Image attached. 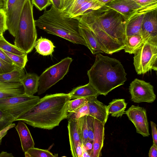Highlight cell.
<instances>
[{"label": "cell", "instance_id": "6da1fadb", "mask_svg": "<svg viewBox=\"0 0 157 157\" xmlns=\"http://www.w3.org/2000/svg\"><path fill=\"white\" fill-rule=\"evenodd\" d=\"M75 18L93 33L104 53L124 49L128 21L117 11L104 5Z\"/></svg>", "mask_w": 157, "mask_h": 157}, {"label": "cell", "instance_id": "7a4b0ae2", "mask_svg": "<svg viewBox=\"0 0 157 157\" xmlns=\"http://www.w3.org/2000/svg\"><path fill=\"white\" fill-rule=\"evenodd\" d=\"M71 100L68 94H47L15 121H21L34 128L51 130L67 119L68 103Z\"/></svg>", "mask_w": 157, "mask_h": 157}, {"label": "cell", "instance_id": "3957f363", "mask_svg": "<svg viewBox=\"0 0 157 157\" xmlns=\"http://www.w3.org/2000/svg\"><path fill=\"white\" fill-rule=\"evenodd\" d=\"M89 83L99 95L106 96L124 84L127 74L121 62L114 58L97 54L94 62L88 71Z\"/></svg>", "mask_w": 157, "mask_h": 157}, {"label": "cell", "instance_id": "277c9868", "mask_svg": "<svg viewBox=\"0 0 157 157\" xmlns=\"http://www.w3.org/2000/svg\"><path fill=\"white\" fill-rule=\"evenodd\" d=\"M35 22L36 26L48 33L86 47L79 32L78 20L64 15L52 5Z\"/></svg>", "mask_w": 157, "mask_h": 157}, {"label": "cell", "instance_id": "5b68a950", "mask_svg": "<svg viewBox=\"0 0 157 157\" xmlns=\"http://www.w3.org/2000/svg\"><path fill=\"white\" fill-rule=\"evenodd\" d=\"M31 0H26L14 37V45L27 54L34 48L37 37Z\"/></svg>", "mask_w": 157, "mask_h": 157}, {"label": "cell", "instance_id": "8992f818", "mask_svg": "<svg viewBox=\"0 0 157 157\" xmlns=\"http://www.w3.org/2000/svg\"><path fill=\"white\" fill-rule=\"evenodd\" d=\"M133 65L138 75L157 70V39L147 38L134 54Z\"/></svg>", "mask_w": 157, "mask_h": 157}, {"label": "cell", "instance_id": "52a82bcc", "mask_svg": "<svg viewBox=\"0 0 157 157\" xmlns=\"http://www.w3.org/2000/svg\"><path fill=\"white\" fill-rule=\"evenodd\" d=\"M38 96L23 94L0 99V110L15 119L29 111L38 102Z\"/></svg>", "mask_w": 157, "mask_h": 157}, {"label": "cell", "instance_id": "ba28073f", "mask_svg": "<svg viewBox=\"0 0 157 157\" xmlns=\"http://www.w3.org/2000/svg\"><path fill=\"white\" fill-rule=\"evenodd\" d=\"M72 61L71 58L67 57L56 64L50 67L44 71L39 76L38 95L44 93L62 79L68 72Z\"/></svg>", "mask_w": 157, "mask_h": 157}, {"label": "cell", "instance_id": "9c48e42d", "mask_svg": "<svg viewBox=\"0 0 157 157\" xmlns=\"http://www.w3.org/2000/svg\"><path fill=\"white\" fill-rule=\"evenodd\" d=\"M129 90L131 99L134 102L152 103L156 99L153 86L143 80L135 78L130 84Z\"/></svg>", "mask_w": 157, "mask_h": 157}, {"label": "cell", "instance_id": "30bf717a", "mask_svg": "<svg viewBox=\"0 0 157 157\" xmlns=\"http://www.w3.org/2000/svg\"><path fill=\"white\" fill-rule=\"evenodd\" d=\"M103 5L97 0H66L60 12L66 16L75 18Z\"/></svg>", "mask_w": 157, "mask_h": 157}, {"label": "cell", "instance_id": "8fae6325", "mask_svg": "<svg viewBox=\"0 0 157 157\" xmlns=\"http://www.w3.org/2000/svg\"><path fill=\"white\" fill-rule=\"evenodd\" d=\"M26 0H6L3 9L6 18V25L10 33L16 36L20 16Z\"/></svg>", "mask_w": 157, "mask_h": 157}, {"label": "cell", "instance_id": "7c38bea8", "mask_svg": "<svg viewBox=\"0 0 157 157\" xmlns=\"http://www.w3.org/2000/svg\"><path fill=\"white\" fill-rule=\"evenodd\" d=\"M125 114L136 128V132L143 137L150 135L146 111L144 107L133 105L125 111Z\"/></svg>", "mask_w": 157, "mask_h": 157}, {"label": "cell", "instance_id": "4fadbf2b", "mask_svg": "<svg viewBox=\"0 0 157 157\" xmlns=\"http://www.w3.org/2000/svg\"><path fill=\"white\" fill-rule=\"evenodd\" d=\"M141 34L146 40L148 38L157 39V9L144 13L141 27Z\"/></svg>", "mask_w": 157, "mask_h": 157}, {"label": "cell", "instance_id": "5bb4252c", "mask_svg": "<svg viewBox=\"0 0 157 157\" xmlns=\"http://www.w3.org/2000/svg\"><path fill=\"white\" fill-rule=\"evenodd\" d=\"M104 126L103 123L94 118L93 148L90 154V157L101 156V151L104 139Z\"/></svg>", "mask_w": 157, "mask_h": 157}, {"label": "cell", "instance_id": "9a60e30c", "mask_svg": "<svg viewBox=\"0 0 157 157\" xmlns=\"http://www.w3.org/2000/svg\"><path fill=\"white\" fill-rule=\"evenodd\" d=\"M87 99L89 115L105 124L109 115L107 105L99 101L95 97Z\"/></svg>", "mask_w": 157, "mask_h": 157}, {"label": "cell", "instance_id": "2e32d148", "mask_svg": "<svg viewBox=\"0 0 157 157\" xmlns=\"http://www.w3.org/2000/svg\"><path fill=\"white\" fill-rule=\"evenodd\" d=\"M67 128L70 150L73 157H77L76 149L79 144H82L78 130L79 119L77 120H68Z\"/></svg>", "mask_w": 157, "mask_h": 157}, {"label": "cell", "instance_id": "e0dca14e", "mask_svg": "<svg viewBox=\"0 0 157 157\" xmlns=\"http://www.w3.org/2000/svg\"><path fill=\"white\" fill-rule=\"evenodd\" d=\"M24 94V87L21 82H7L0 81V99Z\"/></svg>", "mask_w": 157, "mask_h": 157}, {"label": "cell", "instance_id": "ac0fdd59", "mask_svg": "<svg viewBox=\"0 0 157 157\" xmlns=\"http://www.w3.org/2000/svg\"><path fill=\"white\" fill-rule=\"evenodd\" d=\"M79 30L87 47L93 54L104 52L94 35L88 28L79 22Z\"/></svg>", "mask_w": 157, "mask_h": 157}, {"label": "cell", "instance_id": "d6986e66", "mask_svg": "<svg viewBox=\"0 0 157 157\" xmlns=\"http://www.w3.org/2000/svg\"><path fill=\"white\" fill-rule=\"evenodd\" d=\"M15 128L18 134L21 147L24 153L27 152L29 149L34 147L35 143L31 133L24 122L19 121Z\"/></svg>", "mask_w": 157, "mask_h": 157}, {"label": "cell", "instance_id": "ffe728a7", "mask_svg": "<svg viewBox=\"0 0 157 157\" xmlns=\"http://www.w3.org/2000/svg\"><path fill=\"white\" fill-rule=\"evenodd\" d=\"M105 5L120 13L127 21L136 13L140 12L135 10L125 0H114Z\"/></svg>", "mask_w": 157, "mask_h": 157}, {"label": "cell", "instance_id": "44dd1931", "mask_svg": "<svg viewBox=\"0 0 157 157\" xmlns=\"http://www.w3.org/2000/svg\"><path fill=\"white\" fill-rule=\"evenodd\" d=\"M147 11L137 13L128 20L126 27V37L141 34V27L144 17V13Z\"/></svg>", "mask_w": 157, "mask_h": 157}, {"label": "cell", "instance_id": "7402d4cb", "mask_svg": "<svg viewBox=\"0 0 157 157\" xmlns=\"http://www.w3.org/2000/svg\"><path fill=\"white\" fill-rule=\"evenodd\" d=\"M71 99L86 98L95 97L99 95L98 92L89 82L84 85L78 86L73 89L68 93Z\"/></svg>", "mask_w": 157, "mask_h": 157}, {"label": "cell", "instance_id": "603a6c76", "mask_svg": "<svg viewBox=\"0 0 157 157\" xmlns=\"http://www.w3.org/2000/svg\"><path fill=\"white\" fill-rule=\"evenodd\" d=\"M24 87L25 94L33 95L37 92L39 85V76L34 73H27L20 82Z\"/></svg>", "mask_w": 157, "mask_h": 157}, {"label": "cell", "instance_id": "cb8c5ba5", "mask_svg": "<svg viewBox=\"0 0 157 157\" xmlns=\"http://www.w3.org/2000/svg\"><path fill=\"white\" fill-rule=\"evenodd\" d=\"M145 40L141 34L126 36L124 49L125 52L130 54H134L144 43Z\"/></svg>", "mask_w": 157, "mask_h": 157}, {"label": "cell", "instance_id": "d4e9b609", "mask_svg": "<svg viewBox=\"0 0 157 157\" xmlns=\"http://www.w3.org/2000/svg\"><path fill=\"white\" fill-rule=\"evenodd\" d=\"M127 103L123 99H113L107 106L109 115L113 117H121L125 113Z\"/></svg>", "mask_w": 157, "mask_h": 157}, {"label": "cell", "instance_id": "484cf974", "mask_svg": "<svg viewBox=\"0 0 157 157\" xmlns=\"http://www.w3.org/2000/svg\"><path fill=\"white\" fill-rule=\"evenodd\" d=\"M34 48L40 54L47 56L52 55L55 46L50 40L41 37L36 41Z\"/></svg>", "mask_w": 157, "mask_h": 157}, {"label": "cell", "instance_id": "4316f807", "mask_svg": "<svg viewBox=\"0 0 157 157\" xmlns=\"http://www.w3.org/2000/svg\"><path fill=\"white\" fill-rule=\"evenodd\" d=\"M138 11H148L157 9V0H125Z\"/></svg>", "mask_w": 157, "mask_h": 157}, {"label": "cell", "instance_id": "83f0119b", "mask_svg": "<svg viewBox=\"0 0 157 157\" xmlns=\"http://www.w3.org/2000/svg\"><path fill=\"white\" fill-rule=\"evenodd\" d=\"M24 69L15 67L12 71L0 74V81L7 82H20L25 76Z\"/></svg>", "mask_w": 157, "mask_h": 157}, {"label": "cell", "instance_id": "f1b7e54d", "mask_svg": "<svg viewBox=\"0 0 157 157\" xmlns=\"http://www.w3.org/2000/svg\"><path fill=\"white\" fill-rule=\"evenodd\" d=\"M0 49L8 52L20 56H22L27 54L14 45L7 41L4 38L3 34L0 36Z\"/></svg>", "mask_w": 157, "mask_h": 157}, {"label": "cell", "instance_id": "f546056e", "mask_svg": "<svg viewBox=\"0 0 157 157\" xmlns=\"http://www.w3.org/2000/svg\"><path fill=\"white\" fill-rule=\"evenodd\" d=\"M25 157H56L57 154H53L48 150L34 147L29 149L25 153Z\"/></svg>", "mask_w": 157, "mask_h": 157}, {"label": "cell", "instance_id": "4dcf8cb0", "mask_svg": "<svg viewBox=\"0 0 157 157\" xmlns=\"http://www.w3.org/2000/svg\"><path fill=\"white\" fill-rule=\"evenodd\" d=\"M2 50L11 59L13 65L21 69L24 68L28 61L27 54L21 56Z\"/></svg>", "mask_w": 157, "mask_h": 157}, {"label": "cell", "instance_id": "1f68e13d", "mask_svg": "<svg viewBox=\"0 0 157 157\" xmlns=\"http://www.w3.org/2000/svg\"><path fill=\"white\" fill-rule=\"evenodd\" d=\"M88 100L86 98H78L70 100L67 105L68 113L75 112L81 107L87 104Z\"/></svg>", "mask_w": 157, "mask_h": 157}, {"label": "cell", "instance_id": "d6a6232c", "mask_svg": "<svg viewBox=\"0 0 157 157\" xmlns=\"http://www.w3.org/2000/svg\"><path fill=\"white\" fill-rule=\"evenodd\" d=\"M78 130L81 141L84 144L88 140L86 115L79 119Z\"/></svg>", "mask_w": 157, "mask_h": 157}, {"label": "cell", "instance_id": "836d02e7", "mask_svg": "<svg viewBox=\"0 0 157 157\" xmlns=\"http://www.w3.org/2000/svg\"><path fill=\"white\" fill-rule=\"evenodd\" d=\"M89 115L88 104H87L73 113H68L67 118L68 120H77L85 115Z\"/></svg>", "mask_w": 157, "mask_h": 157}, {"label": "cell", "instance_id": "e575fe53", "mask_svg": "<svg viewBox=\"0 0 157 157\" xmlns=\"http://www.w3.org/2000/svg\"><path fill=\"white\" fill-rule=\"evenodd\" d=\"M14 121L13 117L0 110V131Z\"/></svg>", "mask_w": 157, "mask_h": 157}, {"label": "cell", "instance_id": "d590c367", "mask_svg": "<svg viewBox=\"0 0 157 157\" xmlns=\"http://www.w3.org/2000/svg\"><path fill=\"white\" fill-rule=\"evenodd\" d=\"M94 118L90 115H86L87 127L88 131V140L93 142L94 138Z\"/></svg>", "mask_w": 157, "mask_h": 157}, {"label": "cell", "instance_id": "8d00e7d4", "mask_svg": "<svg viewBox=\"0 0 157 157\" xmlns=\"http://www.w3.org/2000/svg\"><path fill=\"white\" fill-rule=\"evenodd\" d=\"M33 5L40 11L45 10L52 4L51 0H31Z\"/></svg>", "mask_w": 157, "mask_h": 157}, {"label": "cell", "instance_id": "74e56055", "mask_svg": "<svg viewBox=\"0 0 157 157\" xmlns=\"http://www.w3.org/2000/svg\"><path fill=\"white\" fill-rule=\"evenodd\" d=\"M6 13L2 8H0V33L3 34L7 30Z\"/></svg>", "mask_w": 157, "mask_h": 157}, {"label": "cell", "instance_id": "f35d334b", "mask_svg": "<svg viewBox=\"0 0 157 157\" xmlns=\"http://www.w3.org/2000/svg\"><path fill=\"white\" fill-rule=\"evenodd\" d=\"M15 67L13 65L8 64L0 59V74L10 72Z\"/></svg>", "mask_w": 157, "mask_h": 157}, {"label": "cell", "instance_id": "ab89813d", "mask_svg": "<svg viewBox=\"0 0 157 157\" xmlns=\"http://www.w3.org/2000/svg\"><path fill=\"white\" fill-rule=\"evenodd\" d=\"M151 129L152 136L153 139V144L157 146V132L156 124L153 121H150Z\"/></svg>", "mask_w": 157, "mask_h": 157}, {"label": "cell", "instance_id": "60d3db41", "mask_svg": "<svg viewBox=\"0 0 157 157\" xmlns=\"http://www.w3.org/2000/svg\"><path fill=\"white\" fill-rule=\"evenodd\" d=\"M0 59L5 63L11 65H13V62L9 57L0 49Z\"/></svg>", "mask_w": 157, "mask_h": 157}, {"label": "cell", "instance_id": "b9f144b4", "mask_svg": "<svg viewBox=\"0 0 157 157\" xmlns=\"http://www.w3.org/2000/svg\"><path fill=\"white\" fill-rule=\"evenodd\" d=\"M52 5L58 11H60L62 8L64 0H51Z\"/></svg>", "mask_w": 157, "mask_h": 157}, {"label": "cell", "instance_id": "7bdbcfd3", "mask_svg": "<svg viewBox=\"0 0 157 157\" xmlns=\"http://www.w3.org/2000/svg\"><path fill=\"white\" fill-rule=\"evenodd\" d=\"M15 126V124L12 123L0 131V144L2 139L7 133L8 130L14 127Z\"/></svg>", "mask_w": 157, "mask_h": 157}, {"label": "cell", "instance_id": "ee69618b", "mask_svg": "<svg viewBox=\"0 0 157 157\" xmlns=\"http://www.w3.org/2000/svg\"><path fill=\"white\" fill-rule=\"evenodd\" d=\"M149 157H156L157 156V146L153 144L151 147L148 153Z\"/></svg>", "mask_w": 157, "mask_h": 157}, {"label": "cell", "instance_id": "f6af8a7d", "mask_svg": "<svg viewBox=\"0 0 157 157\" xmlns=\"http://www.w3.org/2000/svg\"><path fill=\"white\" fill-rule=\"evenodd\" d=\"M92 142L90 140H88L83 144L86 150L89 155L93 148Z\"/></svg>", "mask_w": 157, "mask_h": 157}, {"label": "cell", "instance_id": "bcb514c9", "mask_svg": "<svg viewBox=\"0 0 157 157\" xmlns=\"http://www.w3.org/2000/svg\"><path fill=\"white\" fill-rule=\"evenodd\" d=\"M82 144H79L76 148V152L77 157H82Z\"/></svg>", "mask_w": 157, "mask_h": 157}, {"label": "cell", "instance_id": "7dc6e473", "mask_svg": "<svg viewBox=\"0 0 157 157\" xmlns=\"http://www.w3.org/2000/svg\"><path fill=\"white\" fill-rule=\"evenodd\" d=\"M82 157H90L87 151L86 150L83 144L82 143Z\"/></svg>", "mask_w": 157, "mask_h": 157}, {"label": "cell", "instance_id": "c3c4849f", "mask_svg": "<svg viewBox=\"0 0 157 157\" xmlns=\"http://www.w3.org/2000/svg\"><path fill=\"white\" fill-rule=\"evenodd\" d=\"M0 157H14L11 153H8L6 152L2 151L0 153Z\"/></svg>", "mask_w": 157, "mask_h": 157}, {"label": "cell", "instance_id": "681fc988", "mask_svg": "<svg viewBox=\"0 0 157 157\" xmlns=\"http://www.w3.org/2000/svg\"><path fill=\"white\" fill-rule=\"evenodd\" d=\"M103 5L114 0H97Z\"/></svg>", "mask_w": 157, "mask_h": 157}, {"label": "cell", "instance_id": "f907efd6", "mask_svg": "<svg viewBox=\"0 0 157 157\" xmlns=\"http://www.w3.org/2000/svg\"><path fill=\"white\" fill-rule=\"evenodd\" d=\"M6 0H0V7L2 8L3 7Z\"/></svg>", "mask_w": 157, "mask_h": 157}, {"label": "cell", "instance_id": "816d5d0a", "mask_svg": "<svg viewBox=\"0 0 157 157\" xmlns=\"http://www.w3.org/2000/svg\"><path fill=\"white\" fill-rule=\"evenodd\" d=\"M1 34H0V35H1Z\"/></svg>", "mask_w": 157, "mask_h": 157}]
</instances>
